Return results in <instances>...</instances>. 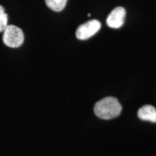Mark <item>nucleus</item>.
<instances>
[{"label":"nucleus","mask_w":156,"mask_h":156,"mask_svg":"<svg viewBox=\"0 0 156 156\" xmlns=\"http://www.w3.org/2000/svg\"><path fill=\"white\" fill-rule=\"evenodd\" d=\"M120 103L114 97H106L95 103L94 112L98 118L109 120L116 118L122 112Z\"/></svg>","instance_id":"nucleus-1"},{"label":"nucleus","mask_w":156,"mask_h":156,"mask_svg":"<svg viewBox=\"0 0 156 156\" xmlns=\"http://www.w3.org/2000/svg\"><path fill=\"white\" fill-rule=\"evenodd\" d=\"M3 42L10 48H18L24 42L23 30L15 25H7L4 30Z\"/></svg>","instance_id":"nucleus-2"},{"label":"nucleus","mask_w":156,"mask_h":156,"mask_svg":"<svg viewBox=\"0 0 156 156\" xmlns=\"http://www.w3.org/2000/svg\"><path fill=\"white\" fill-rule=\"evenodd\" d=\"M101 26V23L97 20H90L78 27L76 30V37L79 40H87L98 32Z\"/></svg>","instance_id":"nucleus-3"},{"label":"nucleus","mask_w":156,"mask_h":156,"mask_svg":"<svg viewBox=\"0 0 156 156\" xmlns=\"http://www.w3.org/2000/svg\"><path fill=\"white\" fill-rule=\"evenodd\" d=\"M125 17V9L122 7H118L109 14L106 19V24L112 28H120L124 25Z\"/></svg>","instance_id":"nucleus-4"},{"label":"nucleus","mask_w":156,"mask_h":156,"mask_svg":"<svg viewBox=\"0 0 156 156\" xmlns=\"http://www.w3.org/2000/svg\"><path fill=\"white\" fill-rule=\"evenodd\" d=\"M137 115L140 119L156 123V109L151 105H145L140 108Z\"/></svg>","instance_id":"nucleus-5"},{"label":"nucleus","mask_w":156,"mask_h":156,"mask_svg":"<svg viewBox=\"0 0 156 156\" xmlns=\"http://www.w3.org/2000/svg\"><path fill=\"white\" fill-rule=\"evenodd\" d=\"M48 8L55 12L63 10L67 4V0H45Z\"/></svg>","instance_id":"nucleus-6"},{"label":"nucleus","mask_w":156,"mask_h":156,"mask_svg":"<svg viewBox=\"0 0 156 156\" xmlns=\"http://www.w3.org/2000/svg\"><path fill=\"white\" fill-rule=\"evenodd\" d=\"M7 26V15L5 13V8L0 5V32H3Z\"/></svg>","instance_id":"nucleus-7"}]
</instances>
